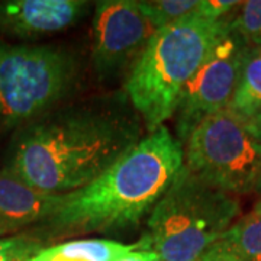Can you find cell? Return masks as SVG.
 <instances>
[{
	"instance_id": "obj_1",
	"label": "cell",
	"mask_w": 261,
	"mask_h": 261,
	"mask_svg": "<svg viewBox=\"0 0 261 261\" xmlns=\"http://www.w3.org/2000/svg\"><path fill=\"white\" fill-rule=\"evenodd\" d=\"M144 128L125 93L63 103L13 132L3 170L44 195H67L112 167Z\"/></svg>"
},
{
	"instance_id": "obj_2",
	"label": "cell",
	"mask_w": 261,
	"mask_h": 261,
	"mask_svg": "<svg viewBox=\"0 0 261 261\" xmlns=\"http://www.w3.org/2000/svg\"><path fill=\"white\" fill-rule=\"evenodd\" d=\"M183 167V144L166 125L148 132L90 185L61 196L51 216L29 233L39 244L137 228Z\"/></svg>"
},
{
	"instance_id": "obj_3",
	"label": "cell",
	"mask_w": 261,
	"mask_h": 261,
	"mask_svg": "<svg viewBox=\"0 0 261 261\" xmlns=\"http://www.w3.org/2000/svg\"><path fill=\"white\" fill-rule=\"evenodd\" d=\"M229 29V19L189 16L157 29L129 70L125 96L147 132L174 116L180 94Z\"/></svg>"
},
{
	"instance_id": "obj_4",
	"label": "cell",
	"mask_w": 261,
	"mask_h": 261,
	"mask_svg": "<svg viewBox=\"0 0 261 261\" xmlns=\"http://www.w3.org/2000/svg\"><path fill=\"white\" fill-rule=\"evenodd\" d=\"M240 211L237 196L207 186L183 166L148 216L151 250L161 261H197Z\"/></svg>"
},
{
	"instance_id": "obj_5",
	"label": "cell",
	"mask_w": 261,
	"mask_h": 261,
	"mask_svg": "<svg viewBox=\"0 0 261 261\" xmlns=\"http://www.w3.org/2000/svg\"><path fill=\"white\" fill-rule=\"evenodd\" d=\"M79 75L80 64L65 48L0 42V132L19 129L63 105Z\"/></svg>"
},
{
	"instance_id": "obj_6",
	"label": "cell",
	"mask_w": 261,
	"mask_h": 261,
	"mask_svg": "<svg viewBox=\"0 0 261 261\" xmlns=\"http://www.w3.org/2000/svg\"><path fill=\"white\" fill-rule=\"evenodd\" d=\"M183 166L221 192L251 193L261 171V137L250 121L226 108L192 130L183 144Z\"/></svg>"
},
{
	"instance_id": "obj_7",
	"label": "cell",
	"mask_w": 261,
	"mask_h": 261,
	"mask_svg": "<svg viewBox=\"0 0 261 261\" xmlns=\"http://www.w3.org/2000/svg\"><path fill=\"white\" fill-rule=\"evenodd\" d=\"M250 51L251 47L229 28L189 80L174 112L181 144L205 118L229 106Z\"/></svg>"
},
{
	"instance_id": "obj_8",
	"label": "cell",
	"mask_w": 261,
	"mask_h": 261,
	"mask_svg": "<svg viewBox=\"0 0 261 261\" xmlns=\"http://www.w3.org/2000/svg\"><path fill=\"white\" fill-rule=\"evenodd\" d=\"M155 29L138 6V0H102L92 20V64L102 80L132 68Z\"/></svg>"
},
{
	"instance_id": "obj_9",
	"label": "cell",
	"mask_w": 261,
	"mask_h": 261,
	"mask_svg": "<svg viewBox=\"0 0 261 261\" xmlns=\"http://www.w3.org/2000/svg\"><path fill=\"white\" fill-rule=\"evenodd\" d=\"M92 6L86 0H3L0 2V34L35 38L74 27Z\"/></svg>"
},
{
	"instance_id": "obj_10",
	"label": "cell",
	"mask_w": 261,
	"mask_h": 261,
	"mask_svg": "<svg viewBox=\"0 0 261 261\" xmlns=\"http://www.w3.org/2000/svg\"><path fill=\"white\" fill-rule=\"evenodd\" d=\"M61 196L44 195L0 170V238L35 228L54 214Z\"/></svg>"
},
{
	"instance_id": "obj_11",
	"label": "cell",
	"mask_w": 261,
	"mask_h": 261,
	"mask_svg": "<svg viewBox=\"0 0 261 261\" xmlns=\"http://www.w3.org/2000/svg\"><path fill=\"white\" fill-rule=\"evenodd\" d=\"M141 248L151 250L147 235L134 244L103 238L70 240L44 247L27 261H115L123 254Z\"/></svg>"
},
{
	"instance_id": "obj_12",
	"label": "cell",
	"mask_w": 261,
	"mask_h": 261,
	"mask_svg": "<svg viewBox=\"0 0 261 261\" xmlns=\"http://www.w3.org/2000/svg\"><path fill=\"white\" fill-rule=\"evenodd\" d=\"M228 108L250 122L261 113V47L251 48Z\"/></svg>"
},
{
	"instance_id": "obj_13",
	"label": "cell",
	"mask_w": 261,
	"mask_h": 261,
	"mask_svg": "<svg viewBox=\"0 0 261 261\" xmlns=\"http://www.w3.org/2000/svg\"><path fill=\"white\" fill-rule=\"evenodd\" d=\"M221 241L243 261H261V214L252 211L235 221Z\"/></svg>"
},
{
	"instance_id": "obj_14",
	"label": "cell",
	"mask_w": 261,
	"mask_h": 261,
	"mask_svg": "<svg viewBox=\"0 0 261 261\" xmlns=\"http://www.w3.org/2000/svg\"><path fill=\"white\" fill-rule=\"evenodd\" d=\"M138 6L151 27L157 31L193 16L199 0H138Z\"/></svg>"
},
{
	"instance_id": "obj_15",
	"label": "cell",
	"mask_w": 261,
	"mask_h": 261,
	"mask_svg": "<svg viewBox=\"0 0 261 261\" xmlns=\"http://www.w3.org/2000/svg\"><path fill=\"white\" fill-rule=\"evenodd\" d=\"M229 28L251 48L261 47V0L243 2L240 12L229 19Z\"/></svg>"
},
{
	"instance_id": "obj_16",
	"label": "cell",
	"mask_w": 261,
	"mask_h": 261,
	"mask_svg": "<svg viewBox=\"0 0 261 261\" xmlns=\"http://www.w3.org/2000/svg\"><path fill=\"white\" fill-rule=\"evenodd\" d=\"M41 248H44V245L27 233L10 238H0V261H10L16 257L29 258Z\"/></svg>"
},
{
	"instance_id": "obj_17",
	"label": "cell",
	"mask_w": 261,
	"mask_h": 261,
	"mask_svg": "<svg viewBox=\"0 0 261 261\" xmlns=\"http://www.w3.org/2000/svg\"><path fill=\"white\" fill-rule=\"evenodd\" d=\"M243 2L237 0H199L196 16L209 20H222L232 12L240 8Z\"/></svg>"
},
{
	"instance_id": "obj_18",
	"label": "cell",
	"mask_w": 261,
	"mask_h": 261,
	"mask_svg": "<svg viewBox=\"0 0 261 261\" xmlns=\"http://www.w3.org/2000/svg\"><path fill=\"white\" fill-rule=\"evenodd\" d=\"M197 261H243L235 252L224 243L218 241L209 250L203 252V255Z\"/></svg>"
},
{
	"instance_id": "obj_19",
	"label": "cell",
	"mask_w": 261,
	"mask_h": 261,
	"mask_svg": "<svg viewBox=\"0 0 261 261\" xmlns=\"http://www.w3.org/2000/svg\"><path fill=\"white\" fill-rule=\"evenodd\" d=\"M115 261H161V260H160V257L157 252H154L152 250L141 248V250H135V251H130L128 252V254H123L122 257L116 258Z\"/></svg>"
},
{
	"instance_id": "obj_20",
	"label": "cell",
	"mask_w": 261,
	"mask_h": 261,
	"mask_svg": "<svg viewBox=\"0 0 261 261\" xmlns=\"http://www.w3.org/2000/svg\"><path fill=\"white\" fill-rule=\"evenodd\" d=\"M250 123H251V126L254 128V130L258 134V137H261V113L258 116H255Z\"/></svg>"
},
{
	"instance_id": "obj_21",
	"label": "cell",
	"mask_w": 261,
	"mask_h": 261,
	"mask_svg": "<svg viewBox=\"0 0 261 261\" xmlns=\"http://www.w3.org/2000/svg\"><path fill=\"white\" fill-rule=\"evenodd\" d=\"M255 192H257V193H261V171L260 176H258V180H257V185H255Z\"/></svg>"
},
{
	"instance_id": "obj_22",
	"label": "cell",
	"mask_w": 261,
	"mask_h": 261,
	"mask_svg": "<svg viewBox=\"0 0 261 261\" xmlns=\"http://www.w3.org/2000/svg\"><path fill=\"white\" fill-rule=\"evenodd\" d=\"M252 211H255V212H258V214H261V199L257 202V205L254 206V209Z\"/></svg>"
},
{
	"instance_id": "obj_23",
	"label": "cell",
	"mask_w": 261,
	"mask_h": 261,
	"mask_svg": "<svg viewBox=\"0 0 261 261\" xmlns=\"http://www.w3.org/2000/svg\"><path fill=\"white\" fill-rule=\"evenodd\" d=\"M28 258H25V257H16V258H13V260L10 261H27Z\"/></svg>"
}]
</instances>
